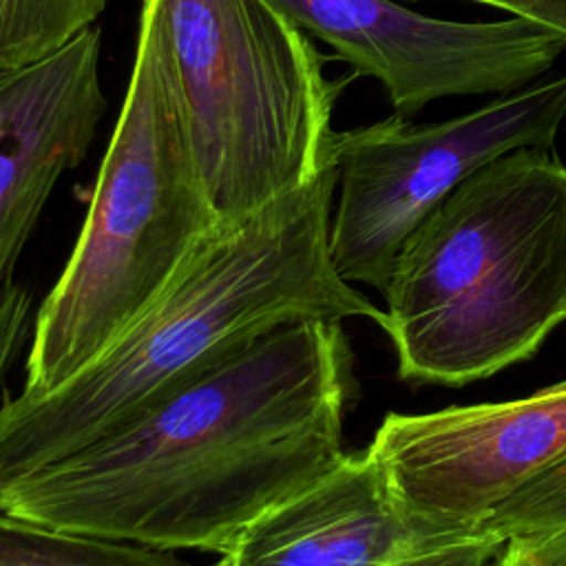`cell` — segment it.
Wrapping results in <instances>:
<instances>
[{
	"mask_svg": "<svg viewBox=\"0 0 566 566\" xmlns=\"http://www.w3.org/2000/svg\"><path fill=\"white\" fill-rule=\"evenodd\" d=\"M566 526V455L528 478L478 526L500 542Z\"/></svg>",
	"mask_w": 566,
	"mask_h": 566,
	"instance_id": "13",
	"label": "cell"
},
{
	"mask_svg": "<svg viewBox=\"0 0 566 566\" xmlns=\"http://www.w3.org/2000/svg\"><path fill=\"white\" fill-rule=\"evenodd\" d=\"M504 542L486 533L427 535L391 500L365 451L263 513L226 566H491Z\"/></svg>",
	"mask_w": 566,
	"mask_h": 566,
	"instance_id": "9",
	"label": "cell"
},
{
	"mask_svg": "<svg viewBox=\"0 0 566 566\" xmlns=\"http://www.w3.org/2000/svg\"><path fill=\"white\" fill-rule=\"evenodd\" d=\"M108 0H0V71L35 64L91 29Z\"/></svg>",
	"mask_w": 566,
	"mask_h": 566,
	"instance_id": "12",
	"label": "cell"
},
{
	"mask_svg": "<svg viewBox=\"0 0 566 566\" xmlns=\"http://www.w3.org/2000/svg\"><path fill=\"white\" fill-rule=\"evenodd\" d=\"M181 115L221 221L334 164L327 80L312 38L270 0H155Z\"/></svg>",
	"mask_w": 566,
	"mask_h": 566,
	"instance_id": "5",
	"label": "cell"
},
{
	"mask_svg": "<svg viewBox=\"0 0 566 566\" xmlns=\"http://www.w3.org/2000/svg\"><path fill=\"white\" fill-rule=\"evenodd\" d=\"M407 382L464 387L566 321V166L520 148L467 177L402 243L382 290Z\"/></svg>",
	"mask_w": 566,
	"mask_h": 566,
	"instance_id": "3",
	"label": "cell"
},
{
	"mask_svg": "<svg viewBox=\"0 0 566 566\" xmlns=\"http://www.w3.org/2000/svg\"><path fill=\"white\" fill-rule=\"evenodd\" d=\"M354 398L343 321L285 323L115 436L9 482L0 511L226 557L252 522L340 462Z\"/></svg>",
	"mask_w": 566,
	"mask_h": 566,
	"instance_id": "1",
	"label": "cell"
},
{
	"mask_svg": "<svg viewBox=\"0 0 566 566\" xmlns=\"http://www.w3.org/2000/svg\"><path fill=\"white\" fill-rule=\"evenodd\" d=\"M0 566H226L197 564L177 551L53 528L0 511Z\"/></svg>",
	"mask_w": 566,
	"mask_h": 566,
	"instance_id": "11",
	"label": "cell"
},
{
	"mask_svg": "<svg viewBox=\"0 0 566 566\" xmlns=\"http://www.w3.org/2000/svg\"><path fill=\"white\" fill-rule=\"evenodd\" d=\"M336 164L256 212L223 221L159 298L91 365L42 396L0 402V489L139 420L261 334L294 321L385 310L332 259Z\"/></svg>",
	"mask_w": 566,
	"mask_h": 566,
	"instance_id": "2",
	"label": "cell"
},
{
	"mask_svg": "<svg viewBox=\"0 0 566 566\" xmlns=\"http://www.w3.org/2000/svg\"><path fill=\"white\" fill-rule=\"evenodd\" d=\"M203 186L155 0H142L135 62L71 256L44 296L20 396L53 391L99 358L221 226Z\"/></svg>",
	"mask_w": 566,
	"mask_h": 566,
	"instance_id": "4",
	"label": "cell"
},
{
	"mask_svg": "<svg viewBox=\"0 0 566 566\" xmlns=\"http://www.w3.org/2000/svg\"><path fill=\"white\" fill-rule=\"evenodd\" d=\"M99 29L53 55L0 71V290L55 188L86 157L106 113Z\"/></svg>",
	"mask_w": 566,
	"mask_h": 566,
	"instance_id": "10",
	"label": "cell"
},
{
	"mask_svg": "<svg viewBox=\"0 0 566 566\" xmlns=\"http://www.w3.org/2000/svg\"><path fill=\"white\" fill-rule=\"evenodd\" d=\"M31 316V292L22 283L0 290V382L20 352Z\"/></svg>",
	"mask_w": 566,
	"mask_h": 566,
	"instance_id": "15",
	"label": "cell"
},
{
	"mask_svg": "<svg viewBox=\"0 0 566 566\" xmlns=\"http://www.w3.org/2000/svg\"><path fill=\"white\" fill-rule=\"evenodd\" d=\"M526 20L566 44V0H471Z\"/></svg>",
	"mask_w": 566,
	"mask_h": 566,
	"instance_id": "16",
	"label": "cell"
},
{
	"mask_svg": "<svg viewBox=\"0 0 566 566\" xmlns=\"http://www.w3.org/2000/svg\"><path fill=\"white\" fill-rule=\"evenodd\" d=\"M564 119L566 75L433 124L394 113L336 130L338 201L329 248L338 274L382 294L407 237L467 177L506 153L551 148Z\"/></svg>",
	"mask_w": 566,
	"mask_h": 566,
	"instance_id": "6",
	"label": "cell"
},
{
	"mask_svg": "<svg viewBox=\"0 0 566 566\" xmlns=\"http://www.w3.org/2000/svg\"><path fill=\"white\" fill-rule=\"evenodd\" d=\"M303 33L325 42L356 75L382 84L396 115L442 97L506 95L539 80L566 49L520 20L455 22L394 0H270Z\"/></svg>",
	"mask_w": 566,
	"mask_h": 566,
	"instance_id": "8",
	"label": "cell"
},
{
	"mask_svg": "<svg viewBox=\"0 0 566 566\" xmlns=\"http://www.w3.org/2000/svg\"><path fill=\"white\" fill-rule=\"evenodd\" d=\"M367 453L411 526L478 533L502 500L566 455V382L504 402L389 411Z\"/></svg>",
	"mask_w": 566,
	"mask_h": 566,
	"instance_id": "7",
	"label": "cell"
},
{
	"mask_svg": "<svg viewBox=\"0 0 566 566\" xmlns=\"http://www.w3.org/2000/svg\"><path fill=\"white\" fill-rule=\"evenodd\" d=\"M564 382H566V378H564Z\"/></svg>",
	"mask_w": 566,
	"mask_h": 566,
	"instance_id": "17",
	"label": "cell"
},
{
	"mask_svg": "<svg viewBox=\"0 0 566 566\" xmlns=\"http://www.w3.org/2000/svg\"><path fill=\"white\" fill-rule=\"evenodd\" d=\"M491 566H566V526L506 539Z\"/></svg>",
	"mask_w": 566,
	"mask_h": 566,
	"instance_id": "14",
	"label": "cell"
}]
</instances>
